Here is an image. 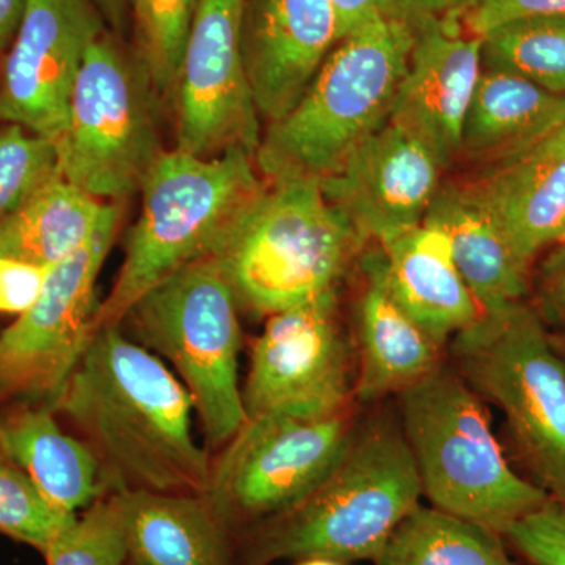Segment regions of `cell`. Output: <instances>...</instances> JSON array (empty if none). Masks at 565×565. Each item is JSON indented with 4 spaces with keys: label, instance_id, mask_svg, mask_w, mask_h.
Returning <instances> with one entry per match:
<instances>
[{
    "label": "cell",
    "instance_id": "obj_29",
    "mask_svg": "<svg viewBox=\"0 0 565 565\" xmlns=\"http://www.w3.org/2000/svg\"><path fill=\"white\" fill-rule=\"evenodd\" d=\"M46 565H122L126 522L120 493H106L63 527L41 555Z\"/></svg>",
    "mask_w": 565,
    "mask_h": 565
},
{
    "label": "cell",
    "instance_id": "obj_32",
    "mask_svg": "<svg viewBox=\"0 0 565 565\" xmlns=\"http://www.w3.org/2000/svg\"><path fill=\"white\" fill-rule=\"evenodd\" d=\"M503 537L534 565H565V503L550 498L512 523Z\"/></svg>",
    "mask_w": 565,
    "mask_h": 565
},
{
    "label": "cell",
    "instance_id": "obj_25",
    "mask_svg": "<svg viewBox=\"0 0 565 565\" xmlns=\"http://www.w3.org/2000/svg\"><path fill=\"white\" fill-rule=\"evenodd\" d=\"M120 207L54 174L0 223V256L55 266L84 247Z\"/></svg>",
    "mask_w": 565,
    "mask_h": 565
},
{
    "label": "cell",
    "instance_id": "obj_15",
    "mask_svg": "<svg viewBox=\"0 0 565 565\" xmlns=\"http://www.w3.org/2000/svg\"><path fill=\"white\" fill-rule=\"evenodd\" d=\"M444 170L419 137L388 120L321 185L364 239L382 245L424 221Z\"/></svg>",
    "mask_w": 565,
    "mask_h": 565
},
{
    "label": "cell",
    "instance_id": "obj_34",
    "mask_svg": "<svg viewBox=\"0 0 565 565\" xmlns=\"http://www.w3.org/2000/svg\"><path fill=\"white\" fill-rule=\"evenodd\" d=\"M52 267L0 256V313L24 315L39 299Z\"/></svg>",
    "mask_w": 565,
    "mask_h": 565
},
{
    "label": "cell",
    "instance_id": "obj_21",
    "mask_svg": "<svg viewBox=\"0 0 565 565\" xmlns=\"http://www.w3.org/2000/svg\"><path fill=\"white\" fill-rule=\"evenodd\" d=\"M0 456L39 487L55 508L79 514L107 492L98 460L76 435L66 433L46 405L0 407Z\"/></svg>",
    "mask_w": 565,
    "mask_h": 565
},
{
    "label": "cell",
    "instance_id": "obj_16",
    "mask_svg": "<svg viewBox=\"0 0 565 565\" xmlns=\"http://www.w3.org/2000/svg\"><path fill=\"white\" fill-rule=\"evenodd\" d=\"M407 71L390 121L414 132L441 167L460 156L468 107L482 73V39L459 17L418 18Z\"/></svg>",
    "mask_w": 565,
    "mask_h": 565
},
{
    "label": "cell",
    "instance_id": "obj_18",
    "mask_svg": "<svg viewBox=\"0 0 565 565\" xmlns=\"http://www.w3.org/2000/svg\"><path fill=\"white\" fill-rule=\"evenodd\" d=\"M471 188L503 226L520 262L559 241L565 228V122L504 161Z\"/></svg>",
    "mask_w": 565,
    "mask_h": 565
},
{
    "label": "cell",
    "instance_id": "obj_35",
    "mask_svg": "<svg viewBox=\"0 0 565 565\" xmlns=\"http://www.w3.org/2000/svg\"><path fill=\"white\" fill-rule=\"evenodd\" d=\"M467 3L468 0H384L382 9L415 21L418 18L459 17Z\"/></svg>",
    "mask_w": 565,
    "mask_h": 565
},
{
    "label": "cell",
    "instance_id": "obj_10",
    "mask_svg": "<svg viewBox=\"0 0 565 565\" xmlns=\"http://www.w3.org/2000/svg\"><path fill=\"white\" fill-rule=\"evenodd\" d=\"M353 437L349 412L321 419L248 416L212 460L202 497L237 535L307 500L337 470Z\"/></svg>",
    "mask_w": 565,
    "mask_h": 565
},
{
    "label": "cell",
    "instance_id": "obj_36",
    "mask_svg": "<svg viewBox=\"0 0 565 565\" xmlns=\"http://www.w3.org/2000/svg\"><path fill=\"white\" fill-rule=\"evenodd\" d=\"M330 3L337 20L338 40H343L353 29L377 13L384 0H330Z\"/></svg>",
    "mask_w": 565,
    "mask_h": 565
},
{
    "label": "cell",
    "instance_id": "obj_1",
    "mask_svg": "<svg viewBox=\"0 0 565 565\" xmlns=\"http://www.w3.org/2000/svg\"><path fill=\"white\" fill-rule=\"evenodd\" d=\"M51 411L96 457L107 492H206L212 460L192 434L191 394L122 326L96 330Z\"/></svg>",
    "mask_w": 565,
    "mask_h": 565
},
{
    "label": "cell",
    "instance_id": "obj_33",
    "mask_svg": "<svg viewBox=\"0 0 565 565\" xmlns=\"http://www.w3.org/2000/svg\"><path fill=\"white\" fill-rule=\"evenodd\" d=\"M552 14H565V0H468L459 20L465 31L482 39L508 22Z\"/></svg>",
    "mask_w": 565,
    "mask_h": 565
},
{
    "label": "cell",
    "instance_id": "obj_22",
    "mask_svg": "<svg viewBox=\"0 0 565 565\" xmlns=\"http://www.w3.org/2000/svg\"><path fill=\"white\" fill-rule=\"evenodd\" d=\"M122 565H237V535L200 494L120 493Z\"/></svg>",
    "mask_w": 565,
    "mask_h": 565
},
{
    "label": "cell",
    "instance_id": "obj_26",
    "mask_svg": "<svg viewBox=\"0 0 565 565\" xmlns=\"http://www.w3.org/2000/svg\"><path fill=\"white\" fill-rule=\"evenodd\" d=\"M503 535L418 504L390 535L374 565H516Z\"/></svg>",
    "mask_w": 565,
    "mask_h": 565
},
{
    "label": "cell",
    "instance_id": "obj_41",
    "mask_svg": "<svg viewBox=\"0 0 565 565\" xmlns=\"http://www.w3.org/2000/svg\"><path fill=\"white\" fill-rule=\"evenodd\" d=\"M552 341L553 344H555L557 353H559V355L563 356V360L565 362V333L557 334V337H553L552 334Z\"/></svg>",
    "mask_w": 565,
    "mask_h": 565
},
{
    "label": "cell",
    "instance_id": "obj_12",
    "mask_svg": "<svg viewBox=\"0 0 565 565\" xmlns=\"http://www.w3.org/2000/svg\"><path fill=\"white\" fill-rule=\"evenodd\" d=\"M353 396L355 373L338 316V291L267 318L253 341L243 388L247 418H330L348 414Z\"/></svg>",
    "mask_w": 565,
    "mask_h": 565
},
{
    "label": "cell",
    "instance_id": "obj_28",
    "mask_svg": "<svg viewBox=\"0 0 565 565\" xmlns=\"http://www.w3.org/2000/svg\"><path fill=\"white\" fill-rule=\"evenodd\" d=\"M200 0H129L137 63L158 98H173L182 52Z\"/></svg>",
    "mask_w": 565,
    "mask_h": 565
},
{
    "label": "cell",
    "instance_id": "obj_5",
    "mask_svg": "<svg viewBox=\"0 0 565 565\" xmlns=\"http://www.w3.org/2000/svg\"><path fill=\"white\" fill-rule=\"evenodd\" d=\"M366 239L316 180L267 182L212 253L237 302L269 318L338 291Z\"/></svg>",
    "mask_w": 565,
    "mask_h": 565
},
{
    "label": "cell",
    "instance_id": "obj_39",
    "mask_svg": "<svg viewBox=\"0 0 565 565\" xmlns=\"http://www.w3.org/2000/svg\"><path fill=\"white\" fill-rule=\"evenodd\" d=\"M93 3L110 28L121 31L129 10V0H93Z\"/></svg>",
    "mask_w": 565,
    "mask_h": 565
},
{
    "label": "cell",
    "instance_id": "obj_2",
    "mask_svg": "<svg viewBox=\"0 0 565 565\" xmlns=\"http://www.w3.org/2000/svg\"><path fill=\"white\" fill-rule=\"evenodd\" d=\"M414 41V20L386 9L340 40L302 99L263 134L255 161L264 180L337 172L388 122Z\"/></svg>",
    "mask_w": 565,
    "mask_h": 565
},
{
    "label": "cell",
    "instance_id": "obj_7",
    "mask_svg": "<svg viewBox=\"0 0 565 565\" xmlns=\"http://www.w3.org/2000/svg\"><path fill=\"white\" fill-rule=\"evenodd\" d=\"M449 343L457 373L503 412L535 484L565 503V362L541 316L525 302L482 313Z\"/></svg>",
    "mask_w": 565,
    "mask_h": 565
},
{
    "label": "cell",
    "instance_id": "obj_20",
    "mask_svg": "<svg viewBox=\"0 0 565 565\" xmlns=\"http://www.w3.org/2000/svg\"><path fill=\"white\" fill-rule=\"evenodd\" d=\"M381 252L394 299L441 348L481 318L440 226L423 221L382 244Z\"/></svg>",
    "mask_w": 565,
    "mask_h": 565
},
{
    "label": "cell",
    "instance_id": "obj_37",
    "mask_svg": "<svg viewBox=\"0 0 565 565\" xmlns=\"http://www.w3.org/2000/svg\"><path fill=\"white\" fill-rule=\"evenodd\" d=\"M545 294L550 310L565 323V247L550 262Z\"/></svg>",
    "mask_w": 565,
    "mask_h": 565
},
{
    "label": "cell",
    "instance_id": "obj_6",
    "mask_svg": "<svg viewBox=\"0 0 565 565\" xmlns=\"http://www.w3.org/2000/svg\"><path fill=\"white\" fill-rule=\"evenodd\" d=\"M403 434L430 505L504 535L550 500L512 470L481 396L441 363L399 393Z\"/></svg>",
    "mask_w": 565,
    "mask_h": 565
},
{
    "label": "cell",
    "instance_id": "obj_30",
    "mask_svg": "<svg viewBox=\"0 0 565 565\" xmlns=\"http://www.w3.org/2000/svg\"><path fill=\"white\" fill-rule=\"evenodd\" d=\"M76 515L51 504L28 475L0 456V534L43 555Z\"/></svg>",
    "mask_w": 565,
    "mask_h": 565
},
{
    "label": "cell",
    "instance_id": "obj_23",
    "mask_svg": "<svg viewBox=\"0 0 565 565\" xmlns=\"http://www.w3.org/2000/svg\"><path fill=\"white\" fill-rule=\"evenodd\" d=\"M424 221L440 226L448 236L457 269L482 313L523 302L527 267L470 184L440 185Z\"/></svg>",
    "mask_w": 565,
    "mask_h": 565
},
{
    "label": "cell",
    "instance_id": "obj_19",
    "mask_svg": "<svg viewBox=\"0 0 565 565\" xmlns=\"http://www.w3.org/2000/svg\"><path fill=\"white\" fill-rule=\"evenodd\" d=\"M364 275L366 282L356 308L355 397L374 403L433 373L444 363V348L394 299L381 250L364 259Z\"/></svg>",
    "mask_w": 565,
    "mask_h": 565
},
{
    "label": "cell",
    "instance_id": "obj_9",
    "mask_svg": "<svg viewBox=\"0 0 565 565\" xmlns=\"http://www.w3.org/2000/svg\"><path fill=\"white\" fill-rule=\"evenodd\" d=\"M150 82L109 35L85 54L58 140V173L103 202L140 191L163 150Z\"/></svg>",
    "mask_w": 565,
    "mask_h": 565
},
{
    "label": "cell",
    "instance_id": "obj_27",
    "mask_svg": "<svg viewBox=\"0 0 565 565\" xmlns=\"http://www.w3.org/2000/svg\"><path fill=\"white\" fill-rule=\"evenodd\" d=\"M482 68L504 71L565 96V14L523 18L482 36Z\"/></svg>",
    "mask_w": 565,
    "mask_h": 565
},
{
    "label": "cell",
    "instance_id": "obj_14",
    "mask_svg": "<svg viewBox=\"0 0 565 565\" xmlns=\"http://www.w3.org/2000/svg\"><path fill=\"white\" fill-rule=\"evenodd\" d=\"M102 33L93 0H29L0 68V125L57 145L85 54Z\"/></svg>",
    "mask_w": 565,
    "mask_h": 565
},
{
    "label": "cell",
    "instance_id": "obj_40",
    "mask_svg": "<svg viewBox=\"0 0 565 565\" xmlns=\"http://www.w3.org/2000/svg\"><path fill=\"white\" fill-rule=\"evenodd\" d=\"M296 565H348L341 561L329 559V557H303L297 561Z\"/></svg>",
    "mask_w": 565,
    "mask_h": 565
},
{
    "label": "cell",
    "instance_id": "obj_13",
    "mask_svg": "<svg viewBox=\"0 0 565 565\" xmlns=\"http://www.w3.org/2000/svg\"><path fill=\"white\" fill-rule=\"evenodd\" d=\"M245 0H200L173 93L177 147L196 158L256 156L262 118L243 55Z\"/></svg>",
    "mask_w": 565,
    "mask_h": 565
},
{
    "label": "cell",
    "instance_id": "obj_3",
    "mask_svg": "<svg viewBox=\"0 0 565 565\" xmlns=\"http://www.w3.org/2000/svg\"><path fill=\"white\" fill-rule=\"evenodd\" d=\"M422 494L403 430L371 427L353 437L337 470L307 500L237 534V565L374 561Z\"/></svg>",
    "mask_w": 565,
    "mask_h": 565
},
{
    "label": "cell",
    "instance_id": "obj_11",
    "mask_svg": "<svg viewBox=\"0 0 565 565\" xmlns=\"http://www.w3.org/2000/svg\"><path fill=\"white\" fill-rule=\"evenodd\" d=\"M122 207L84 247L52 267L36 302L0 332V407H52L96 332V281Z\"/></svg>",
    "mask_w": 565,
    "mask_h": 565
},
{
    "label": "cell",
    "instance_id": "obj_31",
    "mask_svg": "<svg viewBox=\"0 0 565 565\" xmlns=\"http://www.w3.org/2000/svg\"><path fill=\"white\" fill-rule=\"evenodd\" d=\"M58 173L54 141L18 125L0 128V223Z\"/></svg>",
    "mask_w": 565,
    "mask_h": 565
},
{
    "label": "cell",
    "instance_id": "obj_38",
    "mask_svg": "<svg viewBox=\"0 0 565 565\" xmlns=\"http://www.w3.org/2000/svg\"><path fill=\"white\" fill-rule=\"evenodd\" d=\"M29 0H0V52L6 54L24 17Z\"/></svg>",
    "mask_w": 565,
    "mask_h": 565
},
{
    "label": "cell",
    "instance_id": "obj_42",
    "mask_svg": "<svg viewBox=\"0 0 565 565\" xmlns=\"http://www.w3.org/2000/svg\"><path fill=\"white\" fill-rule=\"evenodd\" d=\"M557 244H561V245H563V247H565V228H564L563 234H561V237H559V241H557Z\"/></svg>",
    "mask_w": 565,
    "mask_h": 565
},
{
    "label": "cell",
    "instance_id": "obj_8",
    "mask_svg": "<svg viewBox=\"0 0 565 565\" xmlns=\"http://www.w3.org/2000/svg\"><path fill=\"white\" fill-rule=\"evenodd\" d=\"M237 305L217 264L202 258L152 286L125 318L140 344L172 363L212 446L228 444L247 422Z\"/></svg>",
    "mask_w": 565,
    "mask_h": 565
},
{
    "label": "cell",
    "instance_id": "obj_17",
    "mask_svg": "<svg viewBox=\"0 0 565 565\" xmlns=\"http://www.w3.org/2000/svg\"><path fill=\"white\" fill-rule=\"evenodd\" d=\"M338 43L330 0H245L243 55L262 121L291 111Z\"/></svg>",
    "mask_w": 565,
    "mask_h": 565
},
{
    "label": "cell",
    "instance_id": "obj_4",
    "mask_svg": "<svg viewBox=\"0 0 565 565\" xmlns=\"http://www.w3.org/2000/svg\"><path fill=\"white\" fill-rule=\"evenodd\" d=\"M266 184L247 151L215 158L163 151L141 184L139 221L114 288L99 303L96 330L121 326L152 286L217 250Z\"/></svg>",
    "mask_w": 565,
    "mask_h": 565
},
{
    "label": "cell",
    "instance_id": "obj_24",
    "mask_svg": "<svg viewBox=\"0 0 565 565\" xmlns=\"http://www.w3.org/2000/svg\"><path fill=\"white\" fill-rule=\"evenodd\" d=\"M564 122L565 96L515 74L482 68L465 117L460 156L504 161Z\"/></svg>",
    "mask_w": 565,
    "mask_h": 565
}]
</instances>
